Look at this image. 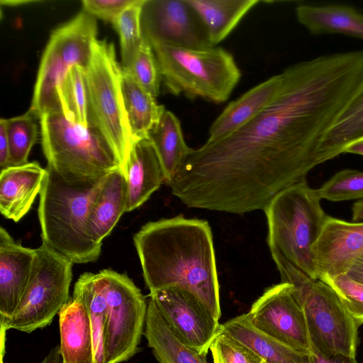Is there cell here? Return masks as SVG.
I'll list each match as a JSON object with an SVG mask.
<instances>
[{
	"label": "cell",
	"mask_w": 363,
	"mask_h": 363,
	"mask_svg": "<svg viewBox=\"0 0 363 363\" xmlns=\"http://www.w3.org/2000/svg\"><path fill=\"white\" fill-rule=\"evenodd\" d=\"M311 363H358L355 357L347 356L342 354L326 358L318 354L311 352Z\"/></svg>",
	"instance_id": "obj_39"
},
{
	"label": "cell",
	"mask_w": 363,
	"mask_h": 363,
	"mask_svg": "<svg viewBox=\"0 0 363 363\" xmlns=\"http://www.w3.org/2000/svg\"><path fill=\"white\" fill-rule=\"evenodd\" d=\"M39 363H62L59 345L52 347Z\"/></svg>",
	"instance_id": "obj_41"
},
{
	"label": "cell",
	"mask_w": 363,
	"mask_h": 363,
	"mask_svg": "<svg viewBox=\"0 0 363 363\" xmlns=\"http://www.w3.org/2000/svg\"><path fill=\"white\" fill-rule=\"evenodd\" d=\"M343 153H351L363 156V137L349 145Z\"/></svg>",
	"instance_id": "obj_43"
},
{
	"label": "cell",
	"mask_w": 363,
	"mask_h": 363,
	"mask_svg": "<svg viewBox=\"0 0 363 363\" xmlns=\"http://www.w3.org/2000/svg\"><path fill=\"white\" fill-rule=\"evenodd\" d=\"M352 222L358 223L363 220V199L352 205Z\"/></svg>",
	"instance_id": "obj_42"
},
{
	"label": "cell",
	"mask_w": 363,
	"mask_h": 363,
	"mask_svg": "<svg viewBox=\"0 0 363 363\" xmlns=\"http://www.w3.org/2000/svg\"><path fill=\"white\" fill-rule=\"evenodd\" d=\"M144 0H137L125 9L113 24L118 33L123 70L132 66L143 38L141 30L140 16Z\"/></svg>",
	"instance_id": "obj_32"
},
{
	"label": "cell",
	"mask_w": 363,
	"mask_h": 363,
	"mask_svg": "<svg viewBox=\"0 0 363 363\" xmlns=\"http://www.w3.org/2000/svg\"><path fill=\"white\" fill-rule=\"evenodd\" d=\"M47 173L38 208L43 242L74 264L94 262L102 244L96 242L89 223L105 177L86 182H69L53 169Z\"/></svg>",
	"instance_id": "obj_3"
},
{
	"label": "cell",
	"mask_w": 363,
	"mask_h": 363,
	"mask_svg": "<svg viewBox=\"0 0 363 363\" xmlns=\"http://www.w3.org/2000/svg\"><path fill=\"white\" fill-rule=\"evenodd\" d=\"M96 35L95 17L85 11L52 32L40 60L29 108L39 118L47 112H62L57 87L72 67H88Z\"/></svg>",
	"instance_id": "obj_9"
},
{
	"label": "cell",
	"mask_w": 363,
	"mask_h": 363,
	"mask_svg": "<svg viewBox=\"0 0 363 363\" xmlns=\"http://www.w3.org/2000/svg\"><path fill=\"white\" fill-rule=\"evenodd\" d=\"M140 24L143 38L149 43L160 41L196 50L213 47L186 0H144Z\"/></svg>",
	"instance_id": "obj_13"
},
{
	"label": "cell",
	"mask_w": 363,
	"mask_h": 363,
	"mask_svg": "<svg viewBox=\"0 0 363 363\" xmlns=\"http://www.w3.org/2000/svg\"><path fill=\"white\" fill-rule=\"evenodd\" d=\"M35 256L0 228V322L10 318L26 289Z\"/></svg>",
	"instance_id": "obj_16"
},
{
	"label": "cell",
	"mask_w": 363,
	"mask_h": 363,
	"mask_svg": "<svg viewBox=\"0 0 363 363\" xmlns=\"http://www.w3.org/2000/svg\"><path fill=\"white\" fill-rule=\"evenodd\" d=\"M220 331L243 343L267 363H311V354L296 350L257 330L246 313L221 324Z\"/></svg>",
	"instance_id": "obj_25"
},
{
	"label": "cell",
	"mask_w": 363,
	"mask_h": 363,
	"mask_svg": "<svg viewBox=\"0 0 363 363\" xmlns=\"http://www.w3.org/2000/svg\"><path fill=\"white\" fill-rule=\"evenodd\" d=\"M346 274L363 284V255L355 260Z\"/></svg>",
	"instance_id": "obj_40"
},
{
	"label": "cell",
	"mask_w": 363,
	"mask_h": 363,
	"mask_svg": "<svg viewBox=\"0 0 363 363\" xmlns=\"http://www.w3.org/2000/svg\"><path fill=\"white\" fill-rule=\"evenodd\" d=\"M320 201L304 180L279 192L264 210L271 254L280 255L315 279L311 248L328 216Z\"/></svg>",
	"instance_id": "obj_7"
},
{
	"label": "cell",
	"mask_w": 363,
	"mask_h": 363,
	"mask_svg": "<svg viewBox=\"0 0 363 363\" xmlns=\"http://www.w3.org/2000/svg\"><path fill=\"white\" fill-rule=\"evenodd\" d=\"M46 173L37 162L1 169V213L14 222L23 218L40 194Z\"/></svg>",
	"instance_id": "obj_17"
},
{
	"label": "cell",
	"mask_w": 363,
	"mask_h": 363,
	"mask_svg": "<svg viewBox=\"0 0 363 363\" xmlns=\"http://www.w3.org/2000/svg\"><path fill=\"white\" fill-rule=\"evenodd\" d=\"M281 282L294 286L306 321L311 352L329 358L338 354L355 357L358 325L336 293L279 254H271Z\"/></svg>",
	"instance_id": "obj_4"
},
{
	"label": "cell",
	"mask_w": 363,
	"mask_h": 363,
	"mask_svg": "<svg viewBox=\"0 0 363 363\" xmlns=\"http://www.w3.org/2000/svg\"><path fill=\"white\" fill-rule=\"evenodd\" d=\"M144 336L160 363H208L206 355L186 345L175 335L150 298Z\"/></svg>",
	"instance_id": "obj_24"
},
{
	"label": "cell",
	"mask_w": 363,
	"mask_h": 363,
	"mask_svg": "<svg viewBox=\"0 0 363 363\" xmlns=\"http://www.w3.org/2000/svg\"><path fill=\"white\" fill-rule=\"evenodd\" d=\"M133 242L150 294L185 290L220 319V286L206 220L179 215L150 221L134 235Z\"/></svg>",
	"instance_id": "obj_2"
},
{
	"label": "cell",
	"mask_w": 363,
	"mask_h": 363,
	"mask_svg": "<svg viewBox=\"0 0 363 363\" xmlns=\"http://www.w3.org/2000/svg\"><path fill=\"white\" fill-rule=\"evenodd\" d=\"M85 74L89 126L95 128L114 150L124 172L135 141L121 91L123 68L116 59L112 43L98 39L94 41Z\"/></svg>",
	"instance_id": "obj_8"
},
{
	"label": "cell",
	"mask_w": 363,
	"mask_h": 363,
	"mask_svg": "<svg viewBox=\"0 0 363 363\" xmlns=\"http://www.w3.org/2000/svg\"><path fill=\"white\" fill-rule=\"evenodd\" d=\"M246 315L261 333L296 350L311 353L305 315L291 284L281 282L267 289Z\"/></svg>",
	"instance_id": "obj_12"
},
{
	"label": "cell",
	"mask_w": 363,
	"mask_h": 363,
	"mask_svg": "<svg viewBox=\"0 0 363 363\" xmlns=\"http://www.w3.org/2000/svg\"><path fill=\"white\" fill-rule=\"evenodd\" d=\"M210 350L213 363H267L250 347L220 330Z\"/></svg>",
	"instance_id": "obj_35"
},
{
	"label": "cell",
	"mask_w": 363,
	"mask_h": 363,
	"mask_svg": "<svg viewBox=\"0 0 363 363\" xmlns=\"http://www.w3.org/2000/svg\"><path fill=\"white\" fill-rule=\"evenodd\" d=\"M86 69L72 67L57 87L62 113L70 121L89 127Z\"/></svg>",
	"instance_id": "obj_30"
},
{
	"label": "cell",
	"mask_w": 363,
	"mask_h": 363,
	"mask_svg": "<svg viewBox=\"0 0 363 363\" xmlns=\"http://www.w3.org/2000/svg\"><path fill=\"white\" fill-rule=\"evenodd\" d=\"M281 73V87L264 111L187 156L169 184L182 203L238 215L264 211L318 165L323 135L363 74V51L316 57Z\"/></svg>",
	"instance_id": "obj_1"
},
{
	"label": "cell",
	"mask_w": 363,
	"mask_h": 363,
	"mask_svg": "<svg viewBox=\"0 0 363 363\" xmlns=\"http://www.w3.org/2000/svg\"><path fill=\"white\" fill-rule=\"evenodd\" d=\"M321 280L338 296L358 326L363 323V284L347 274Z\"/></svg>",
	"instance_id": "obj_36"
},
{
	"label": "cell",
	"mask_w": 363,
	"mask_h": 363,
	"mask_svg": "<svg viewBox=\"0 0 363 363\" xmlns=\"http://www.w3.org/2000/svg\"><path fill=\"white\" fill-rule=\"evenodd\" d=\"M30 277L13 315L0 322L1 328L30 333L50 325L70 301L69 286L74 263L44 242L35 249Z\"/></svg>",
	"instance_id": "obj_10"
},
{
	"label": "cell",
	"mask_w": 363,
	"mask_h": 363,
	"mask_svg": "<svg viewBox=\"0 0 363 363\" xmlns=\"http://www.w3.org/2000/svg\"><path fill=\"white\" fill-rule=\"evenodd\" d=\"M39 122L47 167L65 180L90 182L121 169L114 150L95 128L73 123L62 112L44 113Z\"/></svg>",
	"instance_id": "obj_6"
},
{
	"label": "cell",
	"mask_w": 363,
	"mask_h": 363,
	"mask_svg": "<svg viewBox=\"0 0 363 363\" xmlns=\"http://www.w3.org/2000/svg\"><path fill=\"white\" fill-rule=\"evenodd\" d=\"M58 315L62 363H94L91 327L84 303L72 297Z\"/></svg>",
	"instance_id": "obj_20"
},
{
	"label": "cell",
	"mask_w": 363,
	"mask_h": 363,
	"mask_svg": "<svg viewBox=\"0 0 363 363\" xmlns=\"http://www.w3.org/2000/svg\"><path fill=\"white\" fill-rule=\"evenodd\" d=\"M124 72L154 97L160 94L162 80L157 62L151 45L145 38L132 66Z\"/></svg>",
	"instance_id": "obj_34"
},
{
	"label": "cell",
	"mask_w": 363,
	"mask_h": 363,
	"mask_svg": "<svg viewBox=\"0 0 363 363\" xmlns=\"http://www.w3.org/2000/svg\"><path fill=\"white\" fill-rule=\"evenodd\" d=\"M175 335L186 345L207 355L221 324L195 296L169 288L149 294Z\"/></svg>",
	"instance_id": "obj_14"
},
{
	"label": "cell",
	"mask_w": 363,
	"mask_h": 363,
	"mask_svg": "<svg viewBox=\"0 0 363 363\" xmlns=\"http://www.w3.org/2000/svg\"><path fill=\"white\" fill-rule=\"evenodd\" d=\"M317 190L321 199L343 201L363 199V172L345 169L337 172Z\"/></svg>",
	"instance_id": "obj_33"
},
{
	"label": "cell",
	"mask_w": 363,
	"mask_h": 363,
	"mask_svg": "<svg viewBox=\"0 0 363 363\" xmlns=\"http://www.w3.org/2000/svg\"><path fill=\"white\" fill-rule=\"evenodd\" d=\"M106 301L105 363H122L139 350L147 303L127 275L111 269L98 272Z\"/></svg>",
	"instance_id": "obj_11"
},
{
	"label": "cell",
	"mask_w": 363,
	"mask_h": 363,
	"mask_svg": "<svg viewBox=\"0 0 363 363\" xmlns=\"http://www.w3.org/2000/svg\"><path fill=\"white\" fill-rule=\"evenodd\" d=\"M137 0H83L84 11L113 25L123 11Z\"/></svg>",
	"instance_id": "obj_37"
},
{
	"label": "cell",
	"mask_w": 363,
	"mask_h": 363,
	"mask_svg": "<svg viewBox=\"0 0 363 363\" xmlns=\"http://www.w3.org/2000/svg\"><path fill=\"white\" fill-rule=\"evenodd\" d=\"M11 166L10 149L4 118L0 119V167L1 169Z\"/></svg>",
	"instance_id": "obj_38"
},
{
	"label": "cell",
	"mask_w": 363,
	"mask_h": 363,
	"mask_svg": "<svg viewBox=\"0 0 363 363\" xmlns=\"http://www.w3.org/2000/svg\"><path fill=\"white\" fill-rule=\"evenodd\" d=\"M72 297L85 306L92 331L94 363H105L106 301L98 273L85 272L75 282Z\"/></svg>",
	"instance_id": "obj_29"
},
{
	"label": "cell",
	"mask_w": 363,
	"mask_h": 363,
	"mask_svg": "<svg viewBox=\"0 0 363 363\" xmlns=\"http://www.w3.org/2000/svg\"><path fill=\"white\" fill-rule=\"evenodd\" d=\"M127 182L125 173L118 169L107 174L93 205L89 223L93 240L102 244L123 213H126Z\"/></svg>",
	"instance_id": "obj_23"
},
{
	"label": "cell",
	"mask_w": 363,
	"mask_h": 363,
	"mask_svg": "<svg viewBox=\"0 0 363 363\" xmlns=\"http://www.w3.org/2000/svg\"><path fill=\"white\" fill-rule=\"evenodd\" d=\"M363 137V74L352 95L323 135L316 152L318 165L344 152Z\"/></svg>",
	"instance_id": "obj_21"
},
{
	"label": "cell",
	"mask_w": 363,
	"mask_h": 363,
	"mask_svg": "<svg viewBox=\"0 0 363 363\" xmlns=\"http://www.w3.org/2000/svg\"><path fill=\"white\" fill-rule=\"evenodd\" d=\"M121 91L126 116L134 141L148 138L159 122L165 108L142 87L133 77L123 70Z\"/></svg>",
	"instance_id": "obj_27"
},
{
	"label": "cell",
	"mask_w": 363,
	"mask_h": 363,
	"mask_svg": "<svg viewBox=\"0 0 363 363\" xmlns=\"http://www.w3.org/2000/svg\"><path fill=\"white\" fill-rule=\"evenodd\" d=\"M40 118L30 109L21 116L5 119L10 149L11 166L26 164L30 152L38 140Z\"/></svg>",
	"instance_id": "obj_31"
},
{
	"label": "cell",
	"mask_w": 363,
	"mask_h": 363,
	"mask_svg": "<svg viewBox=\"0 0 363 363\" xmlns=\"http://www.w3.org/2000/svg\"><path fill=\"white\" fill-rule=\"evenodd\" d=\"M283 74L274 75L231 101L211 124L207 140L228 135L242 128L264 111L277 94Z\"/></svg>",
	"instance_id": "obj_19"
},
{
	"label": "cell",
	"mask_w": 363,
	"mask_h": 363,
	"mask_svg": "<svg viewBox=\"0 0 363 363\" xmlns=\"http://www.w3.org/2000/svg\"><path fill=\"white\" fill-rule=\"evenodd\" d=\"M151 45L167 93L226 101L241 72L231 53L222 48L196 50L154 41Z\"/></svg>",
	"instance_id": "obj_5"
},
{
	"label": "cell",
	"mask_w": 363,
	"mask_h": 363,
	"mask_svg": "<svg viewBox=\"0 0 363 363\" xmlns=\"http://www.w3.org/2000/svg\"><path fill=\"white\" fill-rule=\"evenodd\" d=\"M6 351V347L1 346V363H4V355L5 354Z\"/></svg>",
	"instance_id": "obj_44"
},
{
	"label": "cell",
	"mask_w": 363,
	"mask_h": 363,
	"mask_svg": "<svg viewBox=\"0 0 363 363\" xmlns=\"http://www.w3.org/2000/svg\"><path fill=\"white\" fill-rule=\"evenodd\" d=\"M311 255L318 279L346 274L363 255V223L327 216Z\"/></svg>",
	"instance_id": "obj_15"
},
{
	"label": "cell",
	"mask_w": 363,
	"mask_h": 363,
	"mask_svg": "<svg viewBox=\"0 0 363 363\" xmlns=\"http://www.w3.org/2000/svg\"><path fill=\"white\" fill-rule=\"evenodd\" d=\"M147 138L160 159L164 172V184L167 185L193 149L185 142L179 120L168 110L151 129Z\"/></svg>",
	"instance_id": "obj_28"
},
{
	"label": "cell",
	"mask_w": 363,
	"mask_h": 363,
	"mask_svg": "<svg viewBox=\"0 0 363 363\" xmlns=\"http://www.w3.org/2000/svg\"><path fill=\"white\" fill-rule=\"evenodd\" d=\"M124 173L127 182L125 212L144 203L165 183V176L155 147L148 138L135 141L128 153Z\"/></svg>",
	"instance_id": "obj_18"
},
{
	"label": "cell",
	"mask_w": 363,
	"mask_h": 363,
	"mask_svg": "<svg viewBox=\"0 0 363 363\" xmlns=\"http://www.w3.org/2000/svg\"><path fill=\"white\" fill-rule=\"evenodd\" d=\"M206 31L212 46L223 41L259 0H186Z\"/></svg>",
	"instance_id": "obj_26"
},
{
	"label": "cell",
	"mask_w": 363,
	"mask_h": 363,
	"mask_svg": "<svg viewBox=\"0 0 363 363\" xmlns=\"http://www.w3.org/2000/svg\"><path fill=\"white\" fill-rule=\"evenodd\" d=\"M295 13L311 35L340 34L363 40V13L352 6L301 4Z\"/></svg>",
	"instance_id": "obj_22"
}]
</instances>
